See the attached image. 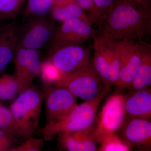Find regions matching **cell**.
<instances>
[{"mask_svg":"<svg viewBox=\"0 0 151 151\" xmlns=\"http://www.w3.org/2000/svg\"><path fill=\"white\" fill-rule=\"evenodd\" d=\"M96 33L89 22L71 19L62 22L56 28L50 48L66 45H80Z\"/></svg>","mask_w":151,"mask_h":151,"instance_id":"cell-9","label":"cell"},{"mask_svg":"<svg viewBox=\"0 0 151 151\" xmlns=\"http://www.w3.org/2000/svg\"><path fill=\"white\" fill-rule=\"evenodd\" d=\"M52 18L62 22L71 19H79L90 23L89 16L73 0L53 2L51 10Z\"/></svg>","mask_w":151,"mask_h":151,"instance_id":"cell-18","label":"cell"},{"mask_svg":"<svg viewBox=\"0 0 151 151\" xmlns=\"http://www.w3.org/2000/svg\"><path fill=\"white\" fill-rule=\"evenodd\" d=\"M120 55L119 79L114 86L129 89L141 62V53L137 41H117Z\"/></svg>","mask_w":151,"mask_h":151,"instance_id":"cell-11","label":"cell"},{"mask_svg":"<svg viewBox=\"0 0 151 151\" xmlns=\"http://www.w3.org/2000/svg\"><path fill=\"white\" fill-rule=\"evenodd\" d=\"M94 40L93 69L108 88L111 86L109 72L116 67L119 62V52L117 41L98 35L92 37Z\"/></svg>","mask_w":151,"mask_h":151,"instance_id":"cell-5","label":"cell"},{"mask_svg":"<svg viewBox=\"0 0 151 151\" xmlns=\"http://www.w3.org/2000/svg\"><path fill=\"white\" fill-rule=\"evenodd\" d=\"M48 59L62 73L69 74L89 65L86 50L80 45H66L50 49Z\"/></svg>","mask_w":151,"mask_h":151,"instance_id":"cell-10","label":"cell"},{"mask_svg":"<svg viewBox=\"0 0 151 151\" xmlns=\"http://www.w3.org/2000/svg\"><path fill=\"white\" fill-rule=\"evenodd\" d=\"M110 89H105L96 98L77 104L65 115L54 122L46 124L39 133L45 139H50L60 133L91 130L97 121L98 107Z\"/></svg>","mask_w":151,"mask_h":151,"instance_id":"cell-2","label":"cell"},{"mask_svg":"<svg viewBox=\"0 0 151 151\" xmlns=\"http://www.w3.org/2000/svg\"><path fill=\"white\" fill-rule=\"evenodd\" d=\"M53 0H27L23 11L24 17L29 19L45 16L50 12Z\"/></svg>","mask_w":151,"mask_h":151,"instance_id":"cell-21","label":"cell"},{"mask_svg":"<svg viewBox=\"0 0 151 151\" xmlns=\"http://www.w3.org/2000/svg\"><path fill=\"white\" fill-rule=\"evenodd\" d=\"M93 12L89 16L92 25L95 24L98 27L103 22L116 2V0H93Z\"/></svg>","mask_w":151,"mask_h":151,"instance_id":"cell-22","label":"cell"},{"mask_svg":"<svg viewBox=\"0 0 151 151\" xmlns=\"http://www.w3.org/2000/svg\"><path fill=\"white\" fill-rule=\"evenodd\" d=\"M103 84L95 70L89 65L73 73L62 75L55 86L65 88L75 97L86 101L94 100L105 89H110Z\"/></svg>","mask_w":151,"mask_h":151,"instance_id":"cell-4","label":"cell"},{"mask_svg":"<svg viewBox=\"0 0 151 151\" xmlns=\"http://www.w3.org/2000/svg\"><path fill=\"white\" fill-rule=\"evenodd\" d=\"M39 73L46 86L55 84L63 75L59 69L48 58L42 62Z\"/></svg>","mask_w":151,"mask_h":151,"instance_id":"cell-25","label":"cell"},{"mask_svg":"<svg viewBox=\"0 0 151 151\" xmlns=\"http://www.w3.org/2000/svg\"><path fill=\"white\" fill-rule=\"evenodd\" d=\"M45 89L46 124L62 117L77 105L76 97L65 88L45 86Z\"/></svg>","mask_w":151,"mask_h":151,"instance_id":"cell-12","label":"cell"},{"mask_svg":"<svg viewBox=\"0 0 151 151\" xmlns=\"http://www.w3.org/2000/svg\"><path fill=\"white\" fill-rule=\"evenodd\" d=\"M135 3L139 5H145V0H134Z\"/></svg>","mask_w":151,"mask_h":151,"instance_id":"cell-29","label":"cell"},{"mask_svg":"<svg viewBox=\"0 0 151 151\" xmlns=\"http://www.w3.org/2000/svg\"><path fill=\"white\" fill-rule=\"evenodd\" d=\"M124 107L127 116L151 119V89L132 91L125 95Z\"/></svg>","mask_w":151,"mask_h":151,"instance_id":"cell-16","label":"cell"},{"mask_svg":"<svg viewBox=\"0 0 151 151\" xmlns=\"http://www.w3.org/2000/svg\"><path fill=\"white\" fill-rule=\"evenodd\" d=\"M14 76L19 86V93L33 85V80L39 73L41 61L39 50L17 46L14 55Z\"/></svg>","mask_w":151,"mask_h":151,"instance_id":"cell-7","label":"cell"},{"mask_svg":"<svg viewBox=\"0 0 151 151\" xmlns=\"http://www.w3.org/2000/svg\"><path fill=\"white\" fill-rule=\"evenodd\" d=\"M100 151H129L131 147L116 133H103L96 139Z\"/></svg>","mask_w":151,"mask_h":151,"instance_id":"cell-19","label":"cell"},{"mask_svg":"<svg viewBox=\"0 0 151 151\" xmlns=\"http://www.w3.org/2000/svg\"><path fill=\"white\" fill-rule=\"evenodd\" d=\"M119 131L120 137L131 147H151V123L149 119L128 116Z\"/></svg>","mask_w":151,"mask_h":151,"instance_id":"cell-13","label":"cell"},{"mask_svg":"<svg viewBox=\"0 0 151 151\" xmlns=\"http://www.w3.org/2000/svg\"><path fill=\"white\" fill-rule=\"evenodd\" d=\"M15 139L9 132L0 129V151H10L15 147Z\"/></svg>","mask_w":151,"mask_h":151,"instance_id":"cell-27","label":"cell"},{"mask_svg":"<svg viewBox=\"0 0 151 151\" xmlns=\"http://www.w3.org/2000/svg\"><path fill=\"white\" fill-rule=\"evenodd\" d=\"M28 19L21 30L17 45L40 51L52 40L56 29L55 24L45 16Z\"/></svg>","mask_w":151,"mask_h":151,"instance_id":"cell-6","label":"cell"},{"mask_svg":"<svg viewBox=\"0 0 151 151\" xmlns=\"http://www.w3.org/2000/svg\"><path fill=\"white\" fill-rule=\"evenodd\" d=\"M141 53V62L129 89L132 91L149 89L151 86V46L142 40L137 41Z\"/></svg>","mask_w":151,"mask_h":151,"instance_id":"cell-17","label":"cell"},{"mask_svg":"<svg viewBox=\"0 0 151 151\" xmlns=\"http://www.w3.org/2000/svg\"><path fill=\"white\" fill-rule=\"evenodd\" d=\"M125 95L115 94L108 97L103 105L93 130L95 139L103 133H116L121 129L127 117L124 107Z\"/></svg>","mask_w":151,"mask_h":151,"instance_id":"cell-8","label":"cell"},{"mask_svg":"<svg viewBox=\"0 0 151 151\" xmlns=\"http://www.w3.org/2000/svg\"><path fill=\"white\" fill-rule=\"evenodd\" d=\"M19 93V86L14 76L4 74L0 76V100H13Z\"/></svg>","mask_w":151,"mask_h":151,"instance_id":"cell-23","label":"cell"},{"mask_svg":"<svg viewBox=\"0 0 151 151\" xmlns=\"http://www.w3.org/2000/svg\"><path fill=\"white\" fill-rule=\"evenodd\" d=\"M44 146L43 138L31 137L25 140L24 142L18 147H15L10 151H40Z\"/></svg>","mask_w":151,"mask_h":151,"instance_id":"cell-26","label":"cell"},{"mask_svg":"<svg viewBox=\"0 0 151 151\" xmlns=\"http://www.w3.org/2000/svg\"></svg>","mask_w":151,"mask_h":151,"instance_id":"cell-32","label":"cell"},{"mask_svg":"<svg viewBox=\"0 0 151 151\" xmlns=\"http://www.w3.org/2000/svg\"><path fill=\"white\" fill-rule=\"evenodd\" d=\"M151 29L150 11L128 0H120L116 2L96 34L115 41H139L150 35Z\"/></svg>","mask_w":151,"mask_h":151,"instance_id":"cell-1","label":"cell"},{"mask_svg":"<svg viewBox=\"0 0 151 151\" xmlns=\"http://www.w3.org/2000/svg\"><path fill=\"white\" fill-rule=\"evenodd\" d=\"M93 129L58 134H57L58 148L62 150L67 151L97 150V142L92 134Z\"/></svg>","mask_w":151,"mask_h":151,"instance_id":"cell-15","label":"cell"},{"mask_svg":"<svg viewBox=\"0 0 151 151\" xmlns=\"http://www.w3.org/2000/svg\"><path fill=\"white\" fill-rule=\"evenodd\" d=\"M26 0H0V19H14L19 13Z\"/></svg>","mask_w":151,"mask_h":151,"instance_id":"cell-24","label":"cell"},{"mask_svg":"<svg viewBox=\"0 0 151 151\" xmlns=\"http://www.w3.org/2000/svg\"><path fill=\"white\" fill-rule=\"evenodd\" d=\"M21 28L15 22L0 27V73L13 59Z\"/></svg>","mask_w":151,"mask_h":151,"instance_id":"cell-14","label":"cell"},{"mask_svg":"<svg viewBox=\"0 0 151 151\" xmlns=\"http://www.w3.org/2000/svg\"><path fill=\"white\" fill-rule=\"evenodd\" d=\"M10 106L24 140L32 137L39 129L40 117L44 98L43 92L33 85L19 93Z\"/></svg>","mask_w":151,"mask_h":151,"instance_id":"cell-3","label":"cell"},{"mask_svg":"<svg viewBox=\"0 0 151 151\" xmlns=\"http://www.w3.org/2000/svg\"><path fill=\"white\" fill-rule=\"evenodd\" d=\"M4 20H2L0 19V27L2 25L4 24Z\"/></svg>","mask_w":151,"mask_h":151,"instance_id":"cell-30","label":"cell"},{"mask_svg":"<svg viewBox=\"0 0 151 151\" xmlns=\"http://www.w3.org/2000/svg\"><path fill=\"white\" fill-rule=\"evenodd\" d=\"M79 6L88 14L89 17L93 12V0H73Z\"/></svg>","mask_w":151,"mask_h":151,"instance_id":"cell-28","label":"cell"},{"mask_svg":"<svg viewBox=\"0 0 151 151\" xmlns=\"http://www.w3.org/2000/svg\"><path fill=\"white\" fill-rule=\"evenodd\" d=\"M128 1H129L131 2L134 3V4H136V3H135L134 1V0H128Z\"/></svg>","mask_w":151,"mask_h":151,"instance_id":"cell-31","label":"cell"},{"mask_svg":"<svg viewBox=\"0 0 151 151\" xmlns=\"http://www.w3.org/2000/svg\"><path fill=\"white\" fill-rule=\"evenodd\" d=\"M0 129L6 131L15 138H22L24 136L17 124L10 109L6 108L0 103Z\"/></svg>","mask_w":151,"mask_h":151,"instance_id":"cell-20","label":"cell"}]
</instances>
